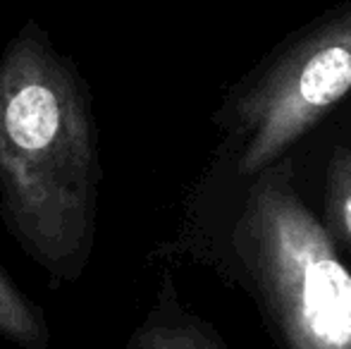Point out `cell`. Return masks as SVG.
Wrapping results in <instances>:
<instances>
[{
	"instance_id": "6da1fadb",
	"label": "cell",
	"mask_w": 351,
	"mask_h": 349,
	"mask_svg": "<svg viewBox=\"0 0 351 349\" xmlns=\"http://www.w3.org/2000/svg\"><path fill=\"white\" fill-rule=\"evenodd\" d=\"M101 184L86 80L29 19L0 56V220L53 287L77 282L91 261Z\"/></svg>"
},
{
	"instance_id": "7a4b0ae2",
	"label": "cell",
	"mask_w": 351,
	"mask_h": 349,
	"mask_svg": "<svg viewBox=\"0 0 351 349\" xmlns=\"http://www.w3.org/2000/svg\"><path fill=\"white\" fill-rule=\"evenodd\" d=\"M232 252L282 349H351V270L275 160L244 189Z\"/></svg>"
},
{
	"instance_id": "3957f363",
	"label": "cell",
	"mask_w": 351,
	"mask_h": 349,
	"mask_svg": "<svg viewBox=\"0 0 351 349\" xmlns=\"http://www.w3.org/2000/svg\"><path fill=\"white\" fill-rule=\"evenodd\" d=\"M351 93V0L285 38L222 101L234 173L251 180L280 160Z\"/></svg>"
},
{
	"instance_id": "277c9868",
	"label": "cell",
	"mask_w": 351,
	"mask_h": 349,
	"mask_svg": "<svg viewBox=\"0 0 351 349\" xmlns=\"http://www.w3.org/2000/svg\"><path fill=\"white\" fill-rule=\"evenodd\" d=\"M125 349H227V345L210 323L182 306L175 280L170 273H162L156 302Z\"/></svg>"
},
{
	"instance_id": "5b68a950",
	"label": "cell",
	"mask_w": 351,
	"mask_h": 349,
	"mask_svg": "<svg viewBox=\"0 0 351 349\" xmlns=\"http://www.w3.org/2000/svg\"><path fill=\"white\" fill-rule=\"evenodd\" d=\"M0 337L19 349H48L51 328L46 313L19 289L0 265Z\"/></svg>"
},
{
	"instance_id": "8992f818",
	"label": "cell",
	"mask_w": 351,
	"mask_h": 349,
	"mask_svg": "<svg viewBox=\"0 0 351 349\" xmlns=\"http://www.w3.org/2000/svg\"><path fill=\"white\" fill-rule=\"evenodd\" d=\"M328 210L351 242V149H335L328 163Z\"/></svg>"
}]
</instances>
